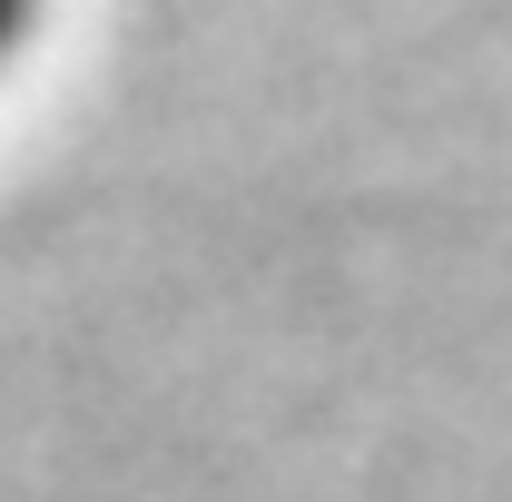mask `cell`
Segmentation results:
<instances>
[{
    "mask_svg": "<svg viewBox=\"0 0 512 502\" xmlns=\"http://www.w3.org/2000/svg\"><path fill=\"white\" fill-rule=\"evenodd\" d=\"M20 20H30V0H0V50L20 40Z\"/></svg>",
    "mask_w": 512,
    "mask_h": 502,
    "instance_id": "cell-1",
    "label": "cell"
}]
</instances>
